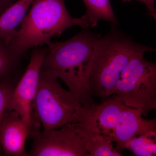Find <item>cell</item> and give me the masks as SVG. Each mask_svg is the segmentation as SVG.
Returning a JSON list of instances; mask_svg holds the SVG:
<instances>
[{"label": "cell", "instance_id": "14", "mask_svg": "<svg viewBox=\"0 0 156 156\" xmlns=\"http://www.w3.org/2000/svg\"><path fill=\"white\" fill-rule=\"evenodd\" d=\"M125 149L137 156H156V131L133 137L127 143Z\"/></svg>", "mask_w": 156, "mask_h": 156}, {"label": "cell", "instance_id": "10", "mask_svg": "<svg viewBox=\"0 0 156 156\" xmlns=\"http://www.w3.org/2000/svg\"><path fill=\"white\" fill-rule=\"evenodd\" d=\"M142 116L136 109L126 106L123 110L112 136L115 147L120 153L133 137L156 131V119H145Z\"/></svg>", "mask_w": 156, "mask_h": 156}, {"label": "cell", "instance_id": "2", "mask_svg": "<svg viewBox=\"0 0 156 156\" xmlns=\"http://www.w3.org/2000/svg\"><path fill=\"white\" fill-rule=\"evenodd\" d=\"M154 50L134 42L111 23L110 30L95 46L89 78L92 96L102 101L113 95L121 73L134 54Z\"/></svg>", "mask_w": 156, "mask_h": 156}, {"label": "cell", "instance_id": "4", "mask_svg": "<svg viewBox=\"0 0 156 156\" xmlns=\"http://www.w3.org/2000/svg\"><path fill=\"white\" fill-rule=\"evenodd\" d=\"M58 79L51 71L41 69L33 110L35 124L42 126L43 133L80 121L82 106Z\"/></svg>", "mask_w": 156, "mask_h": 156}, {"label": "cell", "instance_id": "12", "mask_svg": "<svg viewBox=\"0 0 156 156\" xmlns=\"http://www.w3.org/2000/svg\"><path fill=\"white\" fill-rule=\"evenodd\" d=\"M86 6V13L81 17L89 27L97 26L98 21L104 20L116 26L119 22L115 16L110 0H82Z\"/></svg>", "mask_w": 156, "mask_h": 156}, {"label": "cell", "instance_id": "15", "mask_svg": "<svg viewBox=\"0 0 156 156\" xmlns=\"http://www.w3.org/2000/svg\"><path fill=\"white\" fill-rule=\"evenodd\" d=\"M20 57L14 53L9 44L0 39V81L10 77Z\"/></svg>", "mask_w": 156, "mask_h": 156}, {"label": "cell", "instance_id": "11", "mask_svg": "<svg viewBox=\"0 0 156 156\" xmlns=\"http://www.w3.org/2000/svg\"><path fill=\"white\" fill-rule=\"evenodd\" d=\"M34 0H17L0 16V39L9 44Z\"/></svg>", "mask_w": 156, "mask_h": 156}, {"label": "cell", "instance_id": "18", "mask_svg": "<svg viewBox=\"0 0 156 156\" xmlns=\"http://www.w3.org/2000/svg\"><path fill=\"white\" fill-rule=\"evenodd\" d=\"M17 0H0V16Z\"/></svg>", "mask_w": 156, "mask_h": 156}, {"label": "cell", "instance_id": "16", "mask_svg": "<svg viewBox=\"0 0 156 156\" xmlns=\"http://www.w3.org/2000/svg\"><path fill=\"white\" fill-rule=\"evenodd\" d=\"M14 87L10 77L0 81V124Z\"/></svg>", "mask_w": 156, "mask_h": 156}, {"label": "cell", "instance_id": "8", "mask_svg": "<svg viewBox=\"0 0 156 156\" xmlns=\"http://www.w3.org/2000/svg\"><path fill=\"white\" fill-rule=\"evenodd\" d=\"M126 106L113 95L89 108L82 106L78 125L85 132L102 134L112 141L115 128Z\"/></svg>", "mask_w": 156, "mask_h": 156}, {"label": "cell", "instance_id": "1", "mask_svg": "<svg viewBox=\"0 0 156 156\" xmlns=\"http://www.w3.org/2000/svg\"><path fill=\"white\" fill-rule=\"evenodd\" d=\"M101 37L88 29L65 41L50 42L42 69L52 72L66 84L77 101L85 108L95 104L89 78L96 43Z\"/></svg>", "mask_w": 156, "mask_h": 156}, {"label": "cell", "instance_id": "9", "mask_svg": "<svg viewBox=\"0 0 156 156\" xmlns=\"http://www.w3.org/2000/svg\"><path fill=\"white\" fill-rule=\"evenodd\" d=\"M31 130L16 112L6 110L0 124V145L5 156H27L25 143Z\"/></svg>", "mask_w": 156, "mask_h": 156}, {"label": "cell", "instance_id": "3", "mask_svg": "<svg viewBox=\"0 0 156 156\" xmlns=\"http://www.w3.org/2000/svg\"><path fill=\"white\" fill-rule=\"evenodd\" d=\"M74 26L89 28L81 17L71 16L64 0H34L9 45L21 57L30 49L48 45L53 37Z\"/></svg>", "mask_w": 156, "mask_h": 156}, {"label": "cell", "instance_id": "13", "mask_svg": "<svg viewBox=\"0 0 156 156\" xmlns=\"http://www.w3.org/2000/svg\"><path fill=\"white\" fill-rule=\"evenodd\" d=\"M82 131L86 138V149L89 156H122L110 139L98 133Z\"/></svg>", "mask_w": 156, "mask_h": 156}, {"label": "cell", "instance_id": "6", "mask_svg": "<svg viewBox=\"0 0 156 156\" xmlns=\"http://www.w3.org/2000/svg\"><path fill=\"white\" fill-rule=\"evenodd\" d=\"M32 147L27 156H89L86 140L78 123H69L47 133L31 134Z\"/></svg>", "mask_w": 156, "mask_h": 156}, {"label": "cell", "instance_id": "7", "mask_svg": "<svg viewBox=\"0 0 156 156\" xmlns=\"http://www.w3.org/2000/svg\"><path fill=\"white\" fill-rule=\"evenodd\" d=\"M47 51V48H34L28 66L20 80L14 87L6 108V110L16 112L25 120L30 127V134L38 130L34 122L33 107L38 87L40 73Z\"/></svg>", "mask_w": 156, "mask_h": 156}, {"label": "cell", "instance_id": "19", "mask_svg": "<svg viewBox=\"0 0 156 156\" xmlns=\"http://www.w3.org/2000/svg\"><path fill=\"white\" fill-rule=\"evenodd\" d=\"M3 155H4V152H3L2 149L0 145V156H2Z\"/></svg>", "mask_w": 156, "mask_h": 156}, {"label": "cell", "instance_id": "17", "mask_svg": "<svg viewBox=\"0 0 156 156\" xmlns=\"http://www.w3.org/2000/svg\"><path fill=\"white\" fill-rule=\"evenodd\" d=\"M124 2H129L131 1H136L141 2L146 6L149 15L156 19V10L154 7L155 0H122Z\"/></svg>", "mask_w": 156, "mask_h": 156}, {"label": "cell", "instance_id": "5", "mask_svg": "<svg viewBox=\"0 0 156 156\" xmlns=\"http://www.w3.org/2000/svg\"><path fill=\"white\" fill-rule=\"evenodd\" d=\"M144 53L138 52L130 59L120 75L114 95L146 116L156 108V64L145 59Z\"/></svg>", "mask_w": 156, "mask_h": 156}]
</instances>
